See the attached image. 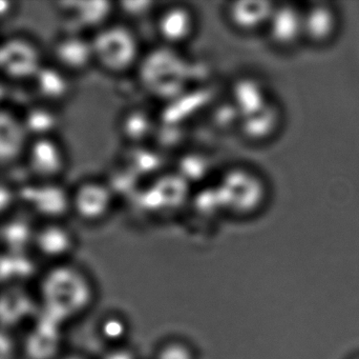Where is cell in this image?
Listing matches in <instances>:
<instances>
[{"mask_svg":"<svg viewBox=\"0 0 359 359\" xmlns=\"http://www.w3.org/2000/svg\"><path fill=\"white\" fill-rule=\"evenodd\" d=\"M155 131L156 122L153 115L140 107L126 112L120 122L122 136L134 147L142 145L147 139L154 136Z\"/></svg>","mask_w":359,"mask_h":359,"instance_id":"obj_23","label":"cell"},{"mask_svg":"<svg viewBox=\"0 0 359 359\" xmlns=\"http://www.w3.org/2000/svg\"><path fill=\"white\" fill-rule=\"evenodd\" d=\"M20 210L18 183L0 177V221Z\"/></svg>","mask_w":359,"mask_h":359,"instance_id":"obj_24","label":"cell"},{"mask_svg":"<svg viewBox=\"0 0 359 359\" xmlns=\"http://www.w3.org/2000/svg\"><path fill=\"white\" fill-rule=\"evenodd\" d=\"M56 359H83V358H79V356L69 355V356H63V358H57Z\"/></svg>","mask_w":359,"mask_h":359,"instance_id":"obj_32","label":"cell"},{"mask_svg":"<svg viewBox=\"0 0 359 359\" xmlns=\"http://www.w3.org/2000/svg\"><path fill=\"white\" fill-rule=\"evenodd\" d=\"M19 112L29 139L59 136L63 124L60 107L35 100Z\"/></svg>","mask_w":359,"mask_h":359,"instance_id":"obj_16","label":"cell"},{"mask_svg":"<svg viewBox=\"0 0 359 359\" xmlns=\"http://www.w3.org/2000/svg\"><path fill=\"white\" fill-rule=\"evenodd\" d=\"M198 27L196 13L185 4L162 8L156 17V32L163 46L179 48L188 44Z\"/></svg>","mask_w":359,"mask_h":359,"instance_id":"obj_9","label":"cell"},{"mask_svg":"<svg viewBox=\"0 0 359 359\" xmlns=\"http://www.w3.org/2000/svg\"><path fill=\"white\" fill-rule=\"evenodd\" d=\"M280 122V111L278 105L269 103L238 119V130L246 141L259 143L271 138L278 130Z\"/></svg>","mask_w":359,"mask_h":359,"instance_id":"obj_19","label":"cell"},{"mask_svg":"<svg viewBox=\"0 0 359 359\" xmlns=\"http://www.w3.org/2000/svg\"><path fill=\"white\" fill-rule=\"evenodd\" d=\"M154 50L143 55L137 69L140 71L141 81L151 94L170 97L178 94L187 79V63L178 48Z\"/></svg>","mask_w":359,"mask_h":359,"instance_id":"obj_4","label":"cell"},{"mask_svg":"<svg viewBox=\"0 0 359 359\" xmlns=\"http://www.w3.org/2000/svg\"><path fill=\"white\" fill-rule=\"evenodd\" d=\"M230 98L238 119L262 109L271 101L266 86L252 76H243L234 80Z\"/></svg>","mask_w":359,"mask_h":359,"instance_id":"obj_20","label":"cell"},{"mask_svg":"<svg viewBox=\"0 0 359 359\" xmlns=\"http://www.w3.org/2000/svg\"><path fill=\"white\" fill-rule=\"evenodd\" d=\"M4 287L0 292V327L12 331L15 325L29 320L35 313L38 303L17 285Z\"/></svg>","mask_w":359,"mask_h":359,"instance_id":"obj_17","label":"cell"},{"mask_svg":"<svg viewBox=\"0 0 359 359\" xmlns=\"http://www.w3.org/2000/svg\"><path fill=\"white\" fill-rule=\"evenodd\" d=\"M266 30L276 46H292L303 37V13L291 6H276Z\"/></svg>","mask_w":359,"mask_h":359,"instance_id":"obj_15","label":"cell"},{"mask_svg":"<svg viewBox=\"0 0 359 359\" xmlns=\"http://www.w3.org/2000/svg\"><path fill=\"white\" fill-rule=\"evenodd\" d=\"M69 164V153L59 136L29 139L21 162L29 179L40 181H63Z\"/></svg>","mask_w":359,"mask_h":359,"instance_id":"obj_6","label":"cell"},{"mask_svg":"<svg viewBox=\"0 0 359 359\" xmlns=\"http://www.w3.org/2000/svg\"><path fill=\"white\" fill-rule=\"evenodd\" d=\"M157 359H194V356L186 346L170 344L161 350Z\"/></svg>","mask_w":359,"mask_h":359,"instance_id":"obj_28","label":"cell"},{"mask_svg":"<svg viewBox=\"0 0 359 359\" xmlns=\"http://www.w3.org/2000/svg\"><path fill=\"white\" fill-rule=\"evenodd\" d=\"M29 141L20 112L0 105V169L21 164Z\"/></svg>","mask_w":359,"mask_h":359,"instance_id":"obj_10","label":"cell"},{"mask_svg":"<svg viewBox=\"0 0 359 359\" xmlns=\"http://www.w3.org/2000/svg\"><path fill=\"white\" fill-rule=\"evenodd\" d=\"M90 297V286L79 271L67 266H56L40 280L38 307L41 316L61 326L65 320L81 313Z\"/></svg>","mask_w":359,"mask_h":359,"instance_id":"obj_1","label":"cell"},{"mask_svg":"<svg viewBox=\"0 0 359 359\" xmlns=\"http://www.w3.org/2000/svg\"><path fill=\"white\" fill-rule=\"evenodd\" d=\"M20 355V344L12 331L0 327V359H17Z\"/></svg>","mask_w":359,"mask_h":359,"instance_id":"obj_27","label":"cell"},{"mask_svg":"<svg viewBox=\"0 0 359 359\" xmlns=\"http://www.w3.org/2000/svg\"><path fill=\"white\" fill-rule=\"evenodd\" d=\"M103 331H104V334L107 335V339H117L123 335L126 328L120 320H109V322H105Z\"/></svg>","mask_w":359,"mask_h":359,"instance_id":"obj_29","label":"cell"},{"mask_svg":"<svg viewBox=\"0 0 359 359\" xmlns=\"http://www.w3.org/2000/svg\"><path fill=\"white\" fill-rule=\"evenodd\" d=\"M73 232L65 221H46L36 225L32 249L50 261H60L73 250Z\"/></svg>","mask_w":359,"mask_h":359,"instance_id":"obj_12","label":"cell"},{"mask_svg":"<svg viewBox=\"0 0 359 359\" xmlns=\"http://www.w3.org/2000/svg\"><path fill=\"white\" fill-rule=\"evenodd\" d=\"M337 17L334 10L320 4L303 13V37L316 44H325L334 36Z\"/></svg>","mask_w":359,"mask_h":359,"instance_id":"obj_22","label":"cell"},{"mask_svg":"<svg viewBox=\"0 0 359 359\" xmlns=\"http://www.w3.org/2000/svg\"><path fill=\"white\" fill-rule=\"evenodd\" d=\"M20 210L0 221V247L4 253H25L32 248L36 225L27 213Z\"/></svg>","mask_w":359,"mask_h":359,"instance_id":"obj_21","label":"cell"},{"mask_svg":"<svg viewBox=\"0 0 359 359\" xmlns=\"http://www.w3.org/2000/svg\"><path fill=\"white\" fill-rule=\"evenodd\" d=\"M18 194L21 210L39 223L65 221L71 215V188L63 181L27 179L18 183Z\"/></svg>","mask_w":359,"mask_h":359,"instance_id":"obj_5","label":"cell"},{"mask_svg":"<svg viewBox=\"0 0 359 359\" xmlns=\"http://www.w3.org/2000/svg\"><path fill=\"white\" fill-rule=\"evenodd\" d=\"M213 190L221 211L238 217L259 212L268 198L265 179L245 166L230 167L223 171Z\"/></svg>","mask_w":359,"mask_h":359,"instance_id":"obj_2","label":"cell"},{"mask_svg":"<svg viewBox=\"0 0 359 359\" xmlns=\"http://www.w3.org/2000/svg\"><path fill=\"white\" fill-rule=\"evenodd\" d=\"M50 63L74 77L95 65L90 36L71 31L61 34L50 46Z\"/></svg>","mask_w":359,"mask_h":359,"instance_id":"obj_8","label":"cell"},{"mask_svg":"<svg viewBox=\"0 0 359 359\" xmlns=\"http://www.w3.org/2000/svg\"><path fill=\"white\" fill-rule=\"evenodd\" d=\"M29 84L36 100L60 107L74 95L73 77L53 63H44Z\"/></svg>","mask_w":359,"mask_h":359,"instance_id":"obj_11","label":"cell"},{"mask_svg":"<svg viewBox=\"0 0 359 359\" xmlns=\"http://www.w3.org/2000/svg\"><path fill=\"white\" fill-rule=\"evenodd\" d=\"M276 4L269 1L238 0L230 2L226 8V18L236 31L243 34L255 33L266 29Z\"/></svg>","mask_w":359,"mask_h":359,"instance_id":"obj_14","label":"cell"},{"mask_svg":"<svg viewBox=\"0 0 359 359\" xmlns=\"http://www.w3.org/2000/svg\"><path fill=\"white\" fill-rule=\"evenodd\" d=\"M208 160L205 158V156L194 154V155L185 156V158L180 162L177 174L190 185L194 179L200 181L202 177H204L208 172Z\"/></svg>","mask_w":359,"mask_h":359,"instance_id":"obj_25","label":"cell"},{"mask_svg":"<svg viewBox=\"0 0 359 359\" xmlns=\"http://www.w3.org/2000/svg\"><path fill=\"white\" fill-rule=\"evenodd\" d=\"M60 325L42 318H34L20 344V354L27 359H56L60 348Z\"/></svg>","mask_w":359,"mask_h":359,"instance_id":"obj_13","label":"cell"},{"mask_svg":"<svg viewBox=\"0 0 359 359\" xmlns=\"http://www.w3.org/2000/svg\"><path fill=\"white\" fill-rule=\"evenodd\" d=\"M104 359H134V356L124 350H118V351L111 352L109 355L105 356Z\"/></svg>","mask_w":359,"mask_h":359,"instance_id":"obj_31","label":"cell"},{"mask_svg":"<svg viewBox=\"0 0 359 359\" xmlns=\"http://www.w3.org/2000/svg\"><path fill=\"white\" fill-rule=\"evenodd\" d=\"M116 204V195L109 181L86 179L71 188V214L86 223L107 218Z\"/></svg>","mask_w":359,"mask_h":359,"instance_id":"obj_7","label":"cell"},{"mask_svg":"<svg viewBox=\"0 0 359 359\" xmlns=\"http://www.w3.org/2000/svg\"><path fill=\"white\" fill-rule=\"evenodd\" d=\"M67 8L69 16L76 25L73 31L83 33L95 32L111 22V19L116 13L115 2L92 0V1L69 2Z\"/></svg>","mask_w":359,"mask_h":359,"instance_id":"obj_18","label":"cell"},{"mask_svg":"<svg viewBox=\"0 0 359 359\" xmlns=\"http://www.w3.org/2000/svg\"><path fill=\"white\" fill-rule=\"evenodd\" d=\"M14 4L13 2H0V19L8 18L16 11V8H13Z\"/></svg>","mask_w":359,"mask_h":359,"instance_id":"obj_30","label":"cell"},{"mask_svg":"<svg viewBox=\"0 0 359 359\" xmlns=\"http://www.w3.org/2000/svg\"><path fill=\"white\" fill-rule=\"evenodd\" d=\"M2 287V276H1V252H0V288Z\"/></svg>","mask_w":359,"mask_h":359,"instance_id":"obj_33","label":"cell"},{"mask_svg":"<svg viewBox=\"0 0 359 359\" xmlns=\"http://www.w3.org/2000/svg\"><path fill=\"white\" fill-rule=\"evenodd\" d=\"M155 6L156 2L153 1H123L115 4L116 11H119L128 18L134 19L149 16Z\"/></svg>","mask_w":359,"mask_h":359,"instance_id":"obj_26","label":"cell"},{"mask_svg":"<svg viewBox=\"0 0 359 359\" xmlns=\"http://www.w3.org/2000/svg\"><path fill=\"white\" fill-rule=\"evenodd\" d=\"M95 65L107 73L124 74L136 70L142 59L140 39L123 23L109 22L92 36Z\"/></svg>","mask_w":359,"mask_h":359,"instance_id":"obj_3","label":"cell"}]
</instances>
